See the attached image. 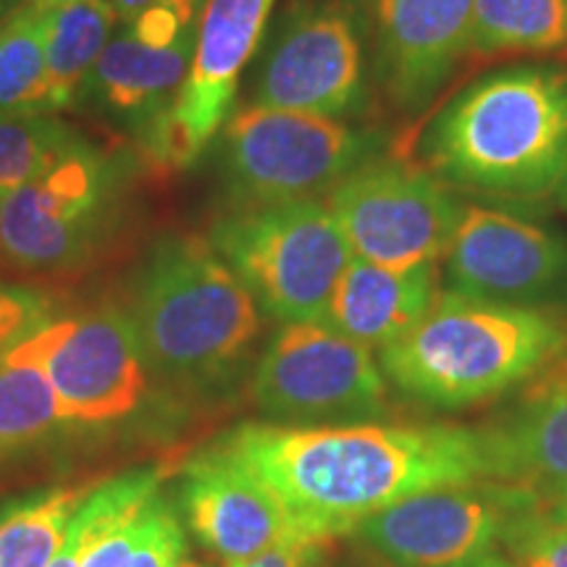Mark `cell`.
I'll return each mask as SVG.
<instances>
[{
    "mask_svg": "<svg viewBox=\"0 0 567 567\" xmlns=\"http://www.w3.org/2000/svg\"><path fill=\"white\" fill-rule=\"evenodd\" d=\"M218 444L276 496L297 536L326 544L408 496L488 481L481 434L463 425L243 423Z\"/></svg>",
    "mask_w": 567,
    "mask_h": 567,
    "instance_id": "6da1fadb",
    "label": "cell"
},
{
    "mask_svg": "<svg viewBox=\"0 0 567 567\" xmlns=\"http://www.w3.org/2000/svg\"><path fill=\"white\" fill-rule=\"evenodd\" d=\"M423 166L450 189L536 203L567 179V69L509 66L460 90L421 137Z\"/></svg>",
    "mask_w": 567,
    "mask_h": 567,
    "instance_id": "7a4b0ae2",
    "label": "cell"
},
{
    "mask_svg": "<svg viewBox=\"0 0 567 567\" xmlns=\"http://www.w3.org/2000/svg\"><path fill=\"white\" fill-rule=\"evenodd\" d=\"M130 316L147 371L184 392L234 381L264 331L258 302L197 234H172L153 247Z\"/></svg>",
    "mask_w": 567,
    "mask_h": 567,
    "instance_id": "3957f363",
    "label": "cell"
},
{
    "mask_svg": "<svg viewBox=\"0 0 567 567\" xmlns=\"http://www.w3.org/2000/svg\"><path fill=\"white\" fill-rule=\"evenodd\" d=\"M565 347L567 318L555 308L439 289L421 321L381 350L379 363L423 405L463 410L515 392Z\"/></svg>",
    "mask_w": 567,
    "mask_h": 567,
    "instance_id": "277c9868",
    "label": "cell"
},
{
    "mask_svg": "<svg viewBox=\"0 0 567 567\" xmlns=\"http://www.w3.org/2000/svg\"><path fill=\"white\" fill-rule=\"evenodd\" d=\"M264 318L279 326L323 321L339 276L352 260L323 197L231 208L210 229Z\"/></svg>",
    "mask_w": 567,
    "mask_h": 567,
    "instance_id": "5b68a950",
    "label": "cell"
},
{
    "mask_svg": "<svg viewBox=\"0 0 567 567\" xmlns=\"http://www.w3.org/2000/svg\"><path fill=\"white\" fill-rule=\"evenodd\" d=\"M130 166L82 140L0 200V258L27 274H66L109 245L124 216Z\"/></svg>",
    "mask_w": 567,
    "mask_h": 567,
    "instance_id": "8992f818",
    "label": "cell"
},
{
    "mask_svg": "<svg viewBox=\"0 0 567 567\" xmlns=\"http://www.w3.org/2000/svg\"><path fill=\"white\" fill-rule=\"evenodd\" d=\"M218 168L234 208L323 197L379 153V134L344 118L250 103L218 130Z\"/></svg>",
    "mask_w": 567,
    "mask_h": 567,
    "instance_id": "52a82bcc",
    "label": "cell"
},
{
    "mask_svg": "<svg viewBox=\"0 0 567 567\" xmlns=\"http://www.w3.org/2000/svg\"><path fill=\"white\" fill-rule=\"evenodd\" d=\"M386 373L371 347L326 321L284 323L252 371V402L274 425L375 423L389 410Z\"/></svg>",
    "mask_w": 567,
    "mask_h": 567,
    "instance_id": "ba28073f",
    "label": "cell"
},
{
    "mask_svg": "<svg viewBox=\"0 0 567 567\" xmlns=\"http://www.w3.org/2000/svg\"><path fill=\"white\" fill-rule=\"evenodd\" d=\"M352 258L408 271L439 266L463 213L455 189L425 166L371 158L323 195Z\"/></svg>",
    "mask_w": 567,
    "mask_h": 567,
    "instance_id": "9c48e42d",
    "label": "cell"
},
{
    "mask_svg": "<svg viewBox=\"0 0 567 567\" xmlns=\"http://www.w3.org/2000/svg\"><path fill=\"white\" fill-rule=\"evenodd\" d=\"M13 350L51 381L63 423L122 421L147 392L137 329L113 305L51 318Z\"/></svg>",
    "mask_w": 567,
    "mask_h": 567,
    "instance_id": "30bf717a",
    "label": "cell"
},
{
    "mask_svg": "<svg viewBox=\"0 0 567 567\" xmlns=\"http://www.w3.org/2000/svg\"><path fill=\"white\" fill-rule=\"evenodd\" d=\"M276 0H203L195 53L179 97L147 132L163 166L184 168L216 140L237 101L247 61L264 38Z\"/></svg>",
    "mask_w": 567,
    "mask_h": 567,
    "instance_id": "8fae6325",
    "label": "cell"
},
{
    "mask_svg": "<svg viewBox=\"0 0 567 567\" xmlns=\"http://www.w3.org/2000/svg\"><path fill=\"white\" fill-rule=\"evenodd\" d=\"M365 101V55L342 0H308L289 11L255 82L268 109L344 118Z\"/></svg>",
    "mask_w": 567,
    "mask_h": 567,
    "instance_id": "7c38bea8",
    "label": "cell"
},
{
    "mask_svg": "<svg viewBox=\"0 0 567 567\" xmlns=\"http://www.w3.org/2000/svg\"><path fill=\"white\" fill-rule=\"evenodd\" d=\"M460 295L551 308L567 300V234L488 205H463L444 255Z\"/></svg>",
    "mask_w": 567,
    "mask_h": 567,
    "instance_id": "4fadbf2b",
    "label": "cell"
},
{
    "mask_svg": "<svg viewBox=\"0 0 567 567\" xmlns=\"http://www.w3.org/2000/svg\"><path fill=\"white\" fill-rule=\"evenodd\" d=\"M200 6L203 0H163L126 21L111 34L74 103L151 132L189 74Z\"/></svg>",
    "mask_w": 567,
    "mask_h": 567,
    "instance_id": "5bb4252c",
    "label": "cell"
},
{
    "mask_svg": "<svg viewBox=\"0 0 567 567\" xmlns=\"http://www.w3.org/2000/svg\"><path fill=\"white\" fill-rule=\"evenodd\" d=\"M520 507L492 484L436 488L371 515L354 536L392 567H467L499 547Z\"/></svg>",
    "mask_w": 567,
    "mask_h": 567,
    "instance_id": "9a60e30c",
    "label": "cell"
},
{
    "mask_svg": "<svg viewBox=\"0 0 567 567\" xmlns=\"http://www.w3.org/2000/svg\"><path fill=\"white\" fill-rule=\"evenodd\" d=\"M478 434L486 484L523 505H567V347L517 386L505 413Z\"/></svg>",
    "mask_w": 567,
    "mask_h": 567,
    "instance_id": "2e32d148",
    "label": "cell"
},
{
    "mask_svg": "<svg viewBox=\"0 0 567 567\" xmlns=\"http://www.w3.org/2000/svg\"><path fill=\"white\" fill-rule=\"evenodd\" d=\"M174 505L187 534L226 567L300 538L276 496L218 442L184 460Z\"/></svg>",
    "mask_w": 567,
    "mask_h": 567,
    "instance_id": "e0dca14e",
    "label": "cell"
},
{
    "mask_svg": "<svg viewBox=\"0 0 567 567\" xmlns=\"http://www.w3.org/2000/svg\"><path fill=\"white\" fill-rule=\"evenodd\" d=\"M375 69L400 111H421L467 55L476 0H368Z\"/></svg>",
    "mask_w": 567,
    "mask_h": 567,
    "instance_id": "ac0fdd59",
    "label": "cell"
},
{
    "mask_svg": "<svg viewBox=\"0 0 567 567\" xmlns=\"http://www.w3.org/2000/svg\"><path fill=\"white\" fill-rule=\"evenodd\" d=\"M436 295L439 266L394 271L352 258L339 276L323 321L371 350H386L421 321Z\"/></svg>",
    "mask_w": 567,
    "mask_h": 567,
    "instance_id": "d6986e66",
    "label": "cell"
},
{
    "mask_svg": "<svg viewBox=\"0 0 567 567\" xmlns=\"http://www.w3.org/2000/svg\"><path fill=\"white\" fill-rule=\"evenodd\" d=\"M116 21L111 0H71L51 6L45 45V113H59L76 101V92L109 45Z\"/></svg>",
    "mask_w": 567,
    "mask_h": 567,
    "instance_id": "ffe728a7",
    "label": "cell"
},
{
    "mask_svg": "<svg viewBox=\"0 0 567 567\" xmlns=\"http://www.w3.org/2000/svg\"><path fill=\"white\" fill-rule=\"evenodd\" d=\"M567 48V0H476L467 55H547Z\"/></svg>",
    "mask_w": 567,
    "mask_h": 567,
    "instance_id": "44dd1931",
    "label": "cell"
},
{
    "mask_svg": "<svg viewBox=\"0 0 567 567\" xmlns=\"http://www.w3.org/2000/svg\"><path fill=\"white\" fill-rule=\"evenodd\" d=\"M90 484L48 486L0 502V567H48Z\"/></svg>",
    "mask_w": 567,
    "mask_h": 567,
    "instance_id": "7402d4cb",
    "label": "cell"
},
{
    "mask_svg": "<svg viewBox=\"0 0 567 567\" xmlns=\"http://www.w3.org/2000/svg\"><path fill=\"white\" fill-rule=\"evenodd\" d=\"M63 423L51 381L17 350L0 354V465L30 455Z\"/></svg>",
    "mask_w": 567,
    "mask_h": 567,
    "instance_id": "603a6c76",
    "label": "cell"
},
{
    "mask_svg": "<svg viewBox=\"0 0 567 567\" xmlns=\"http://www.w3.org/2000/svg\"><path fill=\"white\" fill-rule=\"evenodd\" d=\"M48 19L45 0H24L0 19V113H45Z\"/></svg>",
    "mask_w": 567,
    "mask_h": 567,
    "instance_id": "cb8c5ba5",
    "label": "cell"
},
{
    "mask_svg": "<svg viewBox=\"0 0 567 567\" xmlns=\"http://www.w3.org/2000/svg\"><path fill=\"white\" fill-rule=\"evenodd\" d=\"M82 140L55 113H0V200L48 172Z\"/></svg>",
    "mask_w": 567,
    "mask_h": 567,
    "instance_id": "d4e9b609",
    "label": "cell"
},
{
    "mask_svg": "<svg viewBox=\"0 0 567 567\" xmlns=\"http://www.w3.org/2000/svg\"><path fill=\"white\" fill-rule=\"evenodd\" d=\"M499 544L523 567H567V515L536 505L515 509Z\"/></svg>",
    "mask_w": 567,
    "mask_h": 567,
    "instance_id": "484cf974",
    "label": "cell"
},
{
    "mask_svg": "<svg viewBox=\"0 0 567 567\" xmlns=\"http://www.w3.org/2000/svg\"><path fill=\"white\" fill-rule=\"evenodd\" d=\"M189 538L174 499L158 492L142 513V530L124 567H179Z\"/></svg>",
    "mask_w": 567,
    "mask_h": 567,
    "instance_id": "4316f807",
    "label": "cell"
},
{
    "mask_svg": "<svg viewBox=\"0 0 567 567\" xmlns=\"http://www.w3.org/2000/svg\"><path fill=\"white\" fill-rule=\"evenodd\" d=\"M53 318L51 295L30 284L0 281V354L13 350Z\"/></svg>",
    "mask_w": 567,
    "mask_h": 567,
    "instance_id": "83f0119b",
    "label": "cell"
},
{
    "mask_svg": "<svg viewBox=\"0 0 567 567\" xmlns=\"http://www.w3.org/2000/svg\"><path fill=\"white\" fill-rule=\"evenodd\" d=\"M326 542H310V538H289L276 547L260 551L243 563L229 567H321L326 557Z\"/></svg>",
    "mask_w": 567,
    "mask_h": 567,
    "instance_id": "f1b7e54d",
    "label": "cell"
},
{
    "mask_svg": "<svg viewBox=\"0 0 567 567\" xmlns=\"http://www.w3.org/2000/svg\"><path fill=\"white\" fill-rule=\"evenodd\" d=\"M113 3V9H116V17H118V21H132V19H137L142 11H147V9H153V6H158V3H163V0H111Z\"/></svg>",
    "mask_w": 567,
    "mask_h": 567,
    "instance_id": "f546056e",
    "label": "cell"
},
{
    "mask_svg": "<svg viewBox=\"0 0 567 567\" xmlns=\"http://www.w3.org/2000/svg\"><path fill=\"white\" fill-rule=\"evenodd\" d=\"M467 567H523V565H517L513 557L509 555H499V551H488V555H484V557H478L476 563H471Z\"/></svg>",
    "mask_w": 567,
    "mask_h": 567,
    "instance_id": "4dcf8cb0",
    "label": "cell"
},
{
    "mask_svg": "<svg viewBox=\"0 0 567 567\" xmlns=\"http://www.w3.org/2000/svg\"><path fill=\"white\" fill-rule=\"evenodd\" d=\"M17 6H19V0H0V19L9 17V13L17 9Z\"/></svg>",
    "mask_w": 567,
    "mask_h": 567,
    "instance_id": "1f68e13d",
    "label": "cell"
},
{
    "mask_svg": "<svg viewBox=\"0 0 567 567\" xmlns=\"http://www.w3.org/2000/svg\"><path fill=\"white\" fill-rule=\"evenodd\" d=\"M179 567H213V565H205V563H193V559H184Z\"/></svg>",
    "mask_w": 567,
    "mask_h": 567,
    "instance_id": "d6a6232c",
    "label": "cell"
},
{
    "mask_svg": "<svg viewBox=\"0 0 567 567\" xmlns=\"http://www.w3.org/2000/svg\"><path fill=\"white\" fill-rule=\"evenodd\" d=\"M61 3H71V0H45V6H61Z\"/></svg>",
    "mask_w": 567,
    "mask_h": 567,
    "instance_id": "836d02e7",
    "label": "cell"
},
{
    "mask_svg": "<svg viewBox=\"0 0 567 567\" xmlns=\"http://www.w3.org/2000/svg\"><path fill=\"white\" fill-rule=\"evenodd\" d=\"M559 197L567 203V179H565V187H563V193H559Z\"/></svg>",
    "mask_w": 567,
    "mask_h": 567,
    "instance_id": "e575fe53",
    "label": "cell"
},
{
    "mask_svg": "<svg viewBox=\"0 0 567 567\" xmlns=\"http://www.w3.org/2000/svg\"><path fill=\"white\" fill-rule=\"evenodd\" d=\"M555 509H559V513H565V515H567V505H563V507H555Z\"/></svg>",
    "mask_w": 567,
    "mask_h": 567,
    "instance_id": "d590c367",
    "label": "cell"
}]
</instances>
